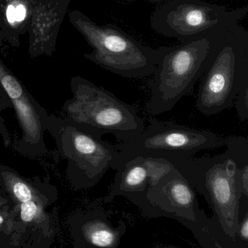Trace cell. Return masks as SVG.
Wrapping results in <instances>:
<instances>
[{
    "label": "cell",
    "mask_w": 248,
    "mask_h": 248,
    "mask_svg": "<svg viewBox=\"0 0 248 248\" xmlns=\"http://www.w3.org/2000/svg\"><path fill=\"white\" fill-rule=\"evenodd\" d=\"M225 145L226 152L213 157H177L169 162L210 205L217 248H237L239 205L243 194L230 136L226 138Z\"/></svg>",
    "instance_id": "6da1fadb"
},
{
    "label": "cell",
    "mask_w": 248,
    "mask_h": 248,
    "mask_svg": "<svg viewBox=\"0 0 248 248\" xmlns=\"http://www.w3.org/2000/svg\"><path fill=\"white\" fill-rule=\"evenodd\" d=\"M70 85L73 96L65 101L63 118L81 130L99 139L110 133L123 143H131L144 130L136 108L108 90L79 76Z\"/></svg>",
    "instance_id": "7a4b0ae2"
},
{
    "label": "cell",
    "mask_w": 248,
    "mask_h": 248,
    "mask_svg": "<svg viewBox=\"0 0 248 248\" xmlns=\"http://www.w3.org/2000/svg\"><path fill=\"white\" fill-rule=\"evenodd\" d=\"M230 23L216 39L211 60L202 76L196 108L212 116L230 108L248 83V31Z\"/></svg>",
    "instance_id": "3957f363"
},
{
    "label": "cell",
    "mask_w": 248,
    "mask_h": 248,
    "mask_svg": "<svg viewBox=\"0 0 248 248\" xmlns=\"http://www.w3.org/2000/svg\"><path fill=\"white\" fill-rule=\"evenodd\" d=\"M227 25L208 35L165 47L149 82L148 114L158 115L170 111L192 91L211 60L217 36Z\"/></svg>",
    "instance_id": "277c9868"
},
{
    "label": "cell",
    "mask_w": 248,
    "mask_h": 248,
    "mask_svg": "<svg viewBox=\"0 0 248 248\" xmlns=\"http://www.w3.org/2000/svg\"><path fill=\"white\" fill-rule=\"evenodd\" d=\"M69 21L83 36L93 51L84 57L100 67L127 78L152 76L165 47L143 46L115 24L100 25L79 11H72Z\"/></svg>",
    "instance_id": "5b68a950"
},
{
    "label": "cell",
    "mask_w": 248,
    "mask_h": 248,
    "mask_svg": "<svg viewBox=\"0 0 248 248\" xmlns=\"http://www.w3.org/2000/svg\"><path fill=\"white\" fill-rule=\"evenodd\" d=\"M149 218L165 217L191 231L204 248H217L210 217L200 208L194 188L174 167L146 194L128 199Z\"/></svg>",
    "instance_id": "8992f818"
},
{
    "label": "cell",
    "mask_w": 248,
    "mask_h": 248,
    "mask_svg": "<svg viewBox=\"0 0 248 248\" xmlns=\"http://www.w3.org/2000/svg\"><path fill=\"white\" fill-rule=\"evenodd\" d=\"M61 156L67 160L66 175L72 188L95 186L111 168L119 150L102 139L81 130L65 118L50 116L47 130Z\"/></svg>",
    "instance_id": "52a82bcc"
},
{
    "label": "cell",
    "mask_w": 248,
    "mask_h": 248,
    "mask_svg": "<svg viewBox=\"0 0 248 248\" xmlns=\"http://www.w3.org/2000/svg\"><path fill=\"white\" fill-rule=\"evenodd\" d=\"M248 6L229 11L203 0H168L151 17V27L181 43L208 35L235 20L243 19Z\"/></svg>",
    "instance_id": "ba28073f"
},
{
    "label": "cell",
    "mask_w": 248,
    "mask_h": 248,
    "mask_svg": "<svg viewBox=\"0 0 248 248\" xmlns=\"http://www.w3.org/2000/svg\"><path fill=\"white\" fill-rule=\"evenodd\" d=\"M149 125L133 142L125 143L132 149L166 160L190 157L202 150L225 145L223 139L210 130L191 128L182 124L150 117Z\"/></svg>",
    "instance_id": "9c48e42d"
},
{
    "label": "cell",
    "mask_w": 248,
    "mask_h": 248,
    "mask_svg": "<svg viewBox=\"0 0 248 248\" xmlns=\"http://www.w3.org/2000/svg\"><path fill=\"white\" fill-rule=\"evenodd\" d=\"M0 84L12 103L22 130L21 139L16 143V150L25 156L47 155L44 133L47 130L50 115L1 60Z\"/></svg>",
    "instance_id": "30bf717a"
},
{
    "label": "cell",
    "mask_w": 248,
    "mask_h": 248,
    "mask_svg": "<svg viewBox=\"0 0 248 248\" xmlns=\"http://www.w3.org/2000/svg\"><path fill=\"white\" fill-rule=\"evenodd\" d=\"M173 168L163 158L149 156L123 143L111 167L117 172L111 191L102 201L108 203L117 197L128 200L143 195Z\"/></svg>",
    "instance_id": "8fae6325"
},
{
    "label": "cell",
    "mask_w": 248,
    "mask_h": 248,
    "mask_svg": "<svg viewBox=\"0 0 248 248\" xmlns=\"http://www.w3.org/2000/svg\"><path fill=\"white\" fill-rule=\"evenodd\" d=\"M53 202L33 200L14 204L12 236L16 248H48L56 236V219L47 212Z\"/></svg>",
    "instance_id": "7c38bea8"
},
{
    "label": "cell",
    "mask_w": 248,
    "mask_h": 248,
    "mask_svg": "<svg viewBox=\"0 0 248 248\" xmlns=\"http://www.w3.org/2000/svg\"><path fill=\"white\" fill-rule=\"evenodd\" d=\"M70 0H37L29 28V53L34 59L52 56Z\"/></svg>",
    "instance_id": "4fadbf2b"
},
{
    "label": "cell",
    "mask_w": 248,
    "mask_h": 248,
    "mask_svg": "<svg viewBox=\"0 0 248 248\" xmlns=\"http://www.w3.org/2000/svg\"><path fill=\"white\" fill-rule=\"evenodd\" d=\"M75 248H117L127 230L124 220L117 226L102 210L78 212L69 219Z\"/></svg>",
    "instance_id": "5bb4252c"
},
{
    "label": "cell",
    "mask_w": 248,
    "mask_h": 248,
    "mask_svg": "<svg viewBox=\"0 0 248 248\" xmlns=\"http://www.w3.org/2000/svg\"><path fill=\"white\" fill-rule=\"evenodd\" d=\"M37 0H0V49L19 47Z\"/></svg>",
    "instance_id": "9a60e30c"
},
{
    "label": "cell",
    "mask_w": 248,
    "mask_h": 248,
    "mask_svg": "<svg viewBox=\"0 0 248 248\" xmlns=\"http://www.w3.org/2000/svg\"><path fill=\"white\" fill-rule=\"evenodd\" d=\"M0 187L14 204L33 200H47L54 203L57 191L47 182L39 178L31 181L20 175L16 171L0 163Z\"/></svg>",
    "instance_id": "2e32d148"
},
{
    "label": "cell",
    "mask_w": 248,
    "mask_h": 248,
    "mask_svg": "<svg viewBox=\"0 0 248 248\" xmlns=\"http://www.w3.org/2000/svg\"><path fill=\"white\" fill-rule=\"evenodd\" d=\"M236 243L237 248H248V197L245 196L239 201Z\"/></svg>",
    "instance_id": "e0dca14e"
},
{
    "label": "cell",
    "mask_w": 248,
    "mask_h": 248,
    "mask_svg": "<svg viewBox=\"0 0 248 248\" xmlns=\"http://www.w3.org/2000/svg\"><path fill=\"white\" fill-rule=\"evenodd\" d=\"M13 205L10 204L0 209V236H12L15 215Z\"/></svg>",
    "instance_id": "ac0fdd59"
},
{
    "label": "cell",
    "mask_w": 248,
    "mask_h": 248,
    "mask_svg": "<svg viewBox=\"0 0 248 248\" xmlns=\"http://www.w3.org/2000/svg\"><path fill=\"white\" fill-rule=\"evenodd\" d=\"M8 108H13L11 100L7 95H0V135L3 139V143L5 147H8L12 140H11L9 131H8L6 124H5V120L1 116V113L3 110Z\"/></svg>",
    "instance_id": "d6986e66"
},
{
    "label": "cell",
    "mask_w": 248,
    "mask_h": 248,
    "mask_svg": "<svg viewBox=\"0 0 248 248\" xmlns=\"http://www.w3.org/2000/svg\"><path fill=\"white\" fill-rule=\"evenodd\" d=\"M238 117L242 121L248 118V83L245 84L239 91L234 102Z\"/></svg>",
    "instance_id": "ffe728a7"
},
{
    "label": "cell",
    "mask_w": 248,
    "mask_h": 248,
    "mask_svg": "<svg viewBox=\"0 0 248 248\" xmlns=\"http://www.w3.org/2000/svg\"><path fill=\"white\" fill-rule=\"evenodd\" d=\"M0 248H16L12 236H0Z\"/></svg>",
    "instance_id": "44dd1931"
},
{
    "label": "cell",
    "mask_w": 248,
    "mask_h": 248,
    "mask_svg": "<svg viewBox=\"0 0 248 248\" xmlns=\"http://www.w3.org/2000/svg\"><path fill=\"white\" fill-rule=\"evenodd\" d=\"M10 204H14V203L9 197L2 191V188H0V209Z\"/></svg>",
    "instance_id": "7402d4cb"
},
{
    "label": "cell",
    "mask_w": 248,
    "mask_h": 248,
    "mask_svg": "<svg viewBox=\"0 0 248 248\" xmlns=\"http://www.w3.org/2000/svg\"><path fill=\"white\" fill-rule=\"evenodd\" d=\"M124 1H126V2H133L135 0H124ZM149 2H154V3H159V2H162L163 0H148Z\"/></svg>",
    "instance_id": "603a6c76"
},
{
    "label": "cell",
    "mask_w": 248,
    "mask_h": 248,
    "mask_svg": "<svg viewBox=\"0 0 248 248\" xmlns=\"http://www.w3.org/2000/svg\"><path fill=\"white\" fill-rule=\"evenodd\" d=\"M7 95L6 93L4 91L3 88H2V85L0 84V95Z\"/></svg>",
    "instance_id": "cb8c5ba5"
}]
</instances>
